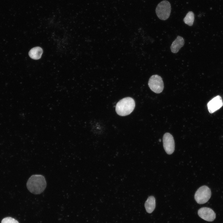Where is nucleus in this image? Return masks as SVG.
Segmentation results:
<instances>
[{
  "instance_id": "1",
  "label": "nucleus",
  "mask_w": 223,
  "mask_h": 223,
  "mask_svg": "<svg viewBox=\"0 0 223 223\" xmlns=\"http://www.w3.org/2000/svg\"><path fill=\"white\" fill-rule=\"evenodd\" d=\"M26 186L31 193L34 194H39L45 190L46 182L43 176L40 174L33 175L28 179Z\"/></svg>"
},
{
  "instance_id": "2",
  "label": "nucleus",
  "mask_w": 223,
  "mask_h": 223,
  "mask_svg": "<svg viewBox=\"0 0 223 223\" xmlns=\"http://www.w3.org/2000/svg\"><path fill=\"white\" fill-rule=\"evenodd\" d=\"M135 107L134 99L130 97L124 98L120 100L116 104V111L119 115L125 116L130 114Z\"/></svg>"
},
{
  "instance_id": "3",
  "label": "nucleus",
  "mask_w": 223,
  "mask_h": 223,
  "mask_svg": "<svg viewBox=\"0 0 223 223\" xmlns=\"http://www.w3.org/2000/svg\"><path fill=\"white\" fill-rule=\"evenodd\" d=\"M156 13L158 17L162 20H165L169 17L171 6L170 3L166 0L160 2L156 8Z\"/></svg>"
},
{
  "instance_id": "4",
  "label": "nucleus",
  "mask_w": 223,
  "mask_h": 223,
  "mask_svg": "<svg viewBox=\"0 0 223 223\" xmlns=\"http://www.w3.org/2000/svg\"><path fill=\"white\" fill-rule=\"evenodd\" d=\"M211 191L207 186H203L199 187L195 195V199L199 204H203L207 202L211 197Z\"/></svg>"
},
{
  "instance_id": "5",
  "label": "nucleus",
  "mask_w": 223,
  "mask_h": 223,
  "mask_svg": "<svg viewBox=\"0 0 223 223\" xmlns=\"http://www.w3.org/2000/svg\"><path fill=\"white\" fill-rule=\"evenodd\" d=\"M148 85L151 90L157 94L161 93L164 88L162 79L160 76L157 75H153L150 77Z\"/></svg>"
},
{
  "instance_id": "6",
  "label": "nucleus",
  "mask_w": 223,
  "mask_h": 223,
  "mask_svg": "<svg viewBox=\"0 0 223 223\" xmlns=\"http://www.w3.org/2000/svg\"><path fill=\"white\" fill-rule=\"evenodd\" d=\"M163 144L164 149L168 155L172 154L175 149V143L173 136L170 133H165L163 137Z\"/></svg>"
},
{
  "instance_id": "7",
  "label": "nucleus",
  "mask_w": 223,
  "mask_h": 223,
  "mask_svg": "<svg viewBox=\"0 0 223 223\" xmlns=\"http://www.w3.org/2000/svg\"><path fill=\"white\" fill-rule=\"evenodd\" d=\"M198 213L200 217L207 221H212L216 218L214 212L209 208H202L198 210Z\"/></svg>"
},
{
  "instance_id": "8",
  "label": "nucleus",
  "mask_w": 223,
  "mask_h": 223,
  "mask_svg": "<svg viewBox=\"0 0 223 223\" xmlns=\"http://www.w3.org/2000/svg\"><path fill=\"white\" fill-rule=\"evenodd\" d=\"M223 105L222 99L220 96L218 95L208 102L207 107L209 112L212 113L220 108Z\"/></svg>"
},
{
  "instance_id": "9",
  "label": "nucleus",
  "mask_w": 223,
  "mask_h": 223,
  "mask_svg": "<svg viewBox=\"0 0 223 223\" xmlns=\"http://www.w3.org/2000/svg\"><path fill=\"white\" fill-rule=\"evenodd\" d=\"M185 43L183 38L180 36H177V38L173 42L170 49L171 52L173 53H177Z\"/></svg>"
},
{
  "instance_id": "10",
  "label": "nucleus",
  "mask_w": 223,
  "mask_h": 223,
  "mask_svg": "<svg viewBox=\"0 0 223 223\" xmlns=\"http://www.w3.org/2000/svg\"><path fill=\"white\" fill-rule=\"evenodd\" d=\"M145 207L147 212L152 213L155 207V200L154 197L152 196H149L145 203Z\"/></svg>"
},
{
  "instance_id": "11",
  "label": "nucleus",
  "mask_w": 223,
  "mask_h": 223,
  "mask_svg": "<svg viewBox=\"0 0 223 223\" xmlns=\"http://www.w3.org/2000/svg\"><path fill=\"white\" fill-rule=\"evenodd\" d=\"M43 53L42 49L40 47H34L30 50L28 54L30 57L34 59H38L42 56Z\"/></svg>"
},
{
  "instance_id": "12",
  "label": "nucleus",
  "mask_w": 223,
  "mask_h": 223,
  "mask_svg": "<svg viewBox=\"0 0 223 223\" xmlns=\"http://www.w3.org/2000/svg\"><path fill=\"white\" fill-rule=\"evenodd\" d=\"M194 20V14L192 11L189 12L183 19L184 23L189 26L193 25Z\"/></svg>"
},
{
  "instance_id": "13",
  "label": "nucleus",
  "mask_w": 223,
  "mask_h": 223,
  "mask_svg": "<svg viewBox=\"0 0 223 223\" xmlns=\"http://www.w3.org/2000/svg\"><path fill=\"white\" fill-rule=\"evenodd\" d=\"M1 223H19V222L13 218L11 217H7L2 219Z\"/></svg>"
}]
</instances>
